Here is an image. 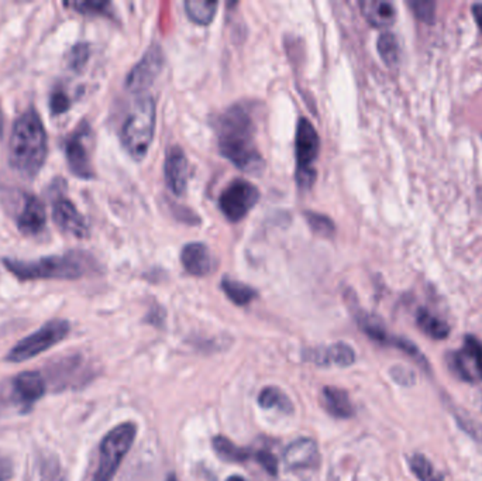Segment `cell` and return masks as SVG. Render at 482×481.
<instances>
[{"mask_svg":"<svg viewBox=\"0 0 482 481\" xmlns=\"http://www.w3.org/2000/svg\"><path fill=\"white\" fill-rule=\"evenodd\" d=\"M164 58L161 48L154 44L151 46L143 58L133 67L126 79V86L129 90L139 93L146 90L163 69Z\"/></svg>","mask_w":482,"mask_h":481,"instance_id":"30bf717a","label":"cell"},{"mask_svg":"<svg viewBox=\"0 0 482 481\" xmlns=\"http://www.w3.org/2000/svg\"><path fill=\"white\" fill-rule=\"evenodd\" d=\"M71 330V325L65 319H53L43 325L39 330L22 339L6 355L11 363H23L37 357L39 354L62 341Z\"/></svg>","mask_w":482,"mask_h":481,"instance_id":"8992f818","label":"cell"},{"mask_svg":"<svg viewBox=\"0 0 482 481\" xmlns=\"http://www.w3.org/2000/svg\"><path fill=\"white\" fill-rule=\"evenodd\" d=\"M448 369L462 381H482V341L467 334L462 348L448 354Z\"/></svg>","mask_w":482,"mask_h":481,"instance_id":"9c48e42d","label":"cell"},{"mask_svg":"<svg viewBox=\"0 0 482 481\" xmlns=\"http://www.w3.org/2000/svg\"><path fill=\"white\" fill-rule=\"evenodd\" d=\"M323 408L337 419H348L354 415V405L347 391L337 387H324L322 390Z\"/></svg>","mask_w":482,"mask_h":481,"instance_id":"d6986e66","label":"cell"},{"mask_svg":"<svg viewBox=\"0 0 482 481\" xmlns=\"http://www.w3.org/2000/svg\"><path fill=\"white\" fill-rule=\"evenodd\" d=\"M47 223V213L43 201L36 195H26L23 209L18 217V227L25 236H39Z\"/></svg>","mask_w":482,"mask_h":481,"instance_id":"2e32d148","label":"cell"},{"mask_svg":"<svg viewBox=\"0 0 482 481\" xmlns=\"http://www.w3.org/2000/svg\"><path fill=\"white\" fill-rule=\"evenodd\" d=\"M364 18L374 27H390L397 19V9L385 0H364L359 4Z\"/></svg>","mask_w":482,"mask_h":481,"instance_id":"ffe728a7","label":"cell"},{"mask_svg":"<svg viewBox=\"0 0 482 481\" xmlns=\"http://www.w3.org/2000/svg\"><path fill=\"white\" fill-rule=\"evenodd\" d=\"M167 481H177V477H175V474H171L170 477H168V480Z\"/></svg>","mask_w":482,"mask_h":481,"instance_id":"ab89813d","label":"cell"},{"mask_svg":"<svg viewBox=\"0 0 482 481\" xmlns=\"http://www.w3.org/2000/svg\"><path fill=\"white\" fill-rule=\"evenodd\" d=\"M305 215H306V219H308L310 227L316 233H319L322 236H330L334 231V223L327 216L320 215V213H315V212H306Z\"/></svg>","mask_w":482,"mask_h":481,"instance_id":"1f68e13d","label":"cell"},{"mask_svg":"<svg viewBox=\"0 0 482 481\" xmlns=\"http://www.w3.org/2000/svg\"><path fill=\"white\" fill-rule=\"evenodd\" d=\"M46 394V380L39 372H25L13 380V395L19 404L30 408Z\"/></svg>","mask_w":482,"mask_h":481,"instance_id":"e0dca14e","label":"cell"},{"mask_svg":"<svg viewBox=\"0 0 482 481\" xmlns=\"http://www.w3.org/2000/svg\"><path fill=\"white\" fill-rule=\"evenodd\" d=\"M408 463H409L412 473L420 481H444L443 475L436 471L434 466L432 464V461L426 456H423L420 453H415L409 457Z\"/></svg>","mask_w":482,"mask_h":481,"instance_id":"4316f807","label":"cell"},{"mask_svg":"<svg viewBox=\"0 0 482 481\" xmlns=\"http://www.w3.org/2000/svg\"><path fill=\"white\" fill-rule=\"evenodd\" d=\"M377 50L388 67H397L401 60V48L392 33H383L377 41Z\"/></svg>","mask_w":482,"mask_h":481,"instance_id":"83f0119b","label":"cell"},{"mask_svg":"<svg viewBox=\"0 0 482 481\" xmlns=\"http://www.w3.org/2000/svg\"><path fill=\"white\" fill-rule=\"evenodd\" d=\"M259 404L266 409H280L282 412H292L294 405L287 394H284L277 387H266L259 395Z\"/></svg>","mask_w":482,"mask_h":481,"instance_id":"d4e9b609","label":"cell"},{"mask_svg":"<svg viewBox=\"0 0 482 481\" xmlns=\"http://www.w3.org/2000/svg\"><path fill=\"white\" fill-rule=\"evenodd\" d=\"M181 262L192 276H206L213 269V259L209 249L202 243H189L181 252Z\"/></svg>","mask_w":482,"mask_h":481,"instance_id":"ac0fdd59","label":"cell"},{"mask_svg":"<svg viewBox=\"0 0 482 481\" xmlns=\"http://www.w3.org/2000/svg\"><path fill=\"white\" fill-rule=\"evenodd\" d=\"M416 323L426 336L434 340H444L450 334V326L426 308H420L418 311Z\"/></svg>","mask_w":482,"mask_h":481,"instance_id":"44dd1931","label":"cell"},{"mask_svg":"<svg viewBox=\"0 0 482 481\" xmlns=\"http://www.w3.org/2000/svg\"><path fill=\"white\" fill-rule=\"evenodd\" d=\"M305 360L317 366H338L350 367L355 362V351L347 343H334L329 347L312 348L305 351Z\"/></svg>","mask_w":482,"mask_h":481,"instance_id":"5bb4252c","label":"cell"},{"mask_svg":"<svg viewBox=\"0 0 482 481\" xmlns=\"http://www.w3.org/2000/svg\"><path fill=\"white\" fill-rule=\"evenodd\" d=\"M71 107V102H69V97L68 95L61 90V89H57L51 93L50 96V110L54 116H61L64 114L65 111H68Z\"/></svg>","mask_w":482,"mask_h":481,"instance_id":"d6a6232c","label":"cell"},{"mask_svg":"<svg viewBox=\"0 0 482 481\" xmlns=\"http://www.w3.org/2000/svg\"><path fill=\"white\" fill-rule=\"evenodd\" d=\"M88 126L82 125L65 142V157L71 172L81 179L95 178V171L85 144Z\"/></svg>","mask_w":482,"mask_h":481,"instance_id":"8fae6325","label":"cell"},{"mask_svg":"<svg viewBox=\"0 0 482 481\" xmlns=\"http://www.w3.org/2000/svg\"><path fill=\"white\" fill-rule=\"evenodd\" d=\"M88 60H89V46L85 43L75 44L68 53V65L75 71H81L86 65Z\"/></svg>","mask_w":482,"mask_h":481,"instance_id":"4dcf8cb0","label":"cell"},{"mask_svg":"<svg viewBox=\"0 0 482 481\" xmlns=\"http://www.w3.org/2000/svg\"><path fill=\"white\" fill-rule=\"evenodd\" d=\"M156 129V103L151 96L144 95L137 99L132 113L122 128V143L129 154L142 160L153 142Z\"/></svg>","mask_w":482,"mask_h":481,"instance_id":"277c9868","label":"cell"},{"mask_svg":"<svg viewBox=\"0 0 482 481\" xmlns=\"http://www.w3.org/2000/svg\"><path fill=\"white\" fill-rule=\"evenodd\" d=\"M5 133V114H4V109L0 106V140H2Z\"/></svg>","mask_w":482,"mask_h":481,"instance_id":"74e56055","label":"cell"},{"mask_svg":"<svg viewBox=\"0 0 482 481\" xmlns=\"http://www.w3.org/2000/svg\"><path fill=\"white\" fill-rule=\"evenodd\" d=\"M216 8L217 2H207V0H188L185 2L188 16L199 25H209L214 18Z\"/></svg>","mask_w":482,"mask_h":481,"instance_id":"484cf974","label":"cell"},{"mask_svg":"<svg viewBox=\"0 0 482 481\" xmlns=\"http://www.w3.org/2000/svg\"><path fill=\"white\" fill-rule=\"evenodd\" d=\"M296 181L301 188H310L316 172L313 163L317 158L320 140L316 129L308 118L301 117L296 126Z\"/></svg>","mask_w":482,"mask_h":481,"instance_id":"52a82bcc","label":"cell"},{"mask_svg":"<svg viewBox=\"0 0 482 481\" xmlns=\"http://www.w3.org/2000/svg\"><path fill=\"white\" fill-rule=\"evenodd\" d=\"M254 459L266 468V471L271 475H277L278 473V461L277 457L268 450H260L254 453Z\"/></svg>","mask_w":482,"mask_h":481,"instance_id":"836d02e7","label":"cell"},{"mask_svg":"<svg viewBox=\"0 0 482 481\" xmlns=\"http://www.w3.org/2000/svg\"><path fill=\"white\" fill-rule=\"evenodd\" d=\"M221 288L230 301H233L235 305H241V306L250 304L257 297V292L254 288H252L250 285H247L245 283L235 281V280L224 278L221 281Z\"/></svg>","mask_w":482,"mask_h":481,"instance_id":"cb8c5ba5","label":"cell"},{"mask_svg":"<svg viewBox=\"0 0 482 481\" xmlns=\"http://www.w3.org/2000/svg\"><path fill=\"white\" fill-rule=\"evenodd\" d=\"M409 6L415 16L429 25H433L436 19V4L434 2H420V0H412Z\"/></svg>","mask_w":482,"mask_h":481,"instance_id":"f546056e","label":"cell"},{"mask_svg":"<svg viewBox=\"0 0 482 481\" xmlns=\"http://www.w3.org/2000/svg\"><path fill=\"white\" fill-rule=\"evenodd\" d=\"M227 481H246L243 477H240V475H231L227 478Z\"/></svg>","mask_w":482,"mask_h":481,"instance_id":"f35d334b","label":"cell"},{"mask_svg":"<svg viewBox=\"0 0 482 481\" xmlns=\"http://www.w3.org/2000/svg\"><path fill=\"white\" fill-rule=\"evenodd\" d=\"M357 322L358 326L361 327L370 339H373L374 341H378L381 344H387L391 346L394 336L388 334V330L385 329L383 320L374 315L366 313V312H361L357 315Z\"/></svg>","mask_w":482,"mask_h":481,"instance_id":"603a6c76","label":"cell"},{"mask_svg":"<svg viewBox=\"0 0 482 481\" xmlns=\"http://www.w3.org/2000/svg\"><path fill=\"white\" fill-rule=\"evenodd\" d=\"M471 11H472V16H474L479 30L482 32V4H475Z\"/></svg>","mask_w":482,"mask_h":481,"instance_id":"8d00e7d4","label":"cell"},{"mask_svg":"<svg viewBox=\"0 0 482 481\" xmlns=\"http://www.w3.org/2000/svg\"><path fill=\"white\" fill-rule=\"evenodd\" d=\"M188 158L184 150L178 146H174L167 153L165 164H164V177L170 189L177 194L182 195L186 189L188 182Z\"/></svg>","mask_w":482,"mask_h":481,"instance_id":"9a60e30c","label":"cell"},{"mask_svg":"<svg viewBox=\"0 0 482 481\" xmlns=\"http://www.w3.org/2000/svg\"><path fill=\"white\" fill-rule=\"evenodd\" d=\"M254 122L250 113L240 104L228 107L217 120L219 149L240 170L254 172L264 161L254 143Z\"/></svg>","mask_w":482,"mask_h":481,"instance_id":"6da1fadb","label":"cell"},{"mask_svg":"<svg viewBox=\"0 0 482 481\" xmlns=\"http://www.w3.org/2000/svg\"><path fill=\"white\" fill-rule=\"evenodd\" d=\"M137 436V425L133 422L120 424L102 439L99 446V461L93 481H111L120 464L132 449Z\"/></svg>","mask_w":482,"mask_h":481,"instance_id":"5b68a950","label":"cell"},{"mask_svg":"<svg viewBox=\"0 0 482 481\" xmlns=\"http://www.w3.org/2000/svg\"><path fill=\"white\" fill-rule=\"evenodd\" d=\"M65 8L72 9L81 15H90V16H110L111 15V5L109 2H102V0H75V2H67Z\"/></svg>","mask_w":482,"mask_h":481,"instance_id":"f1b7e54d","label":"cell"},{"mask_svg":"<svg viewBox=\"0 0 482 481\" xmlns=\"http://www.w3.org/2000/svg\"><path fill=\"white\" fill-rule=\"evenodd\" d=\"M53 220L58 229L76 238H85L89 234L88 223L78 208L65 196H58L53 203Z\"/></svg>","mask_w":482,"mask_h":481,"instance_id":"7c38bea8","label":"cell"},{"mask_svg":"<svg viewBox=\"0 0 482 481\" xmlns=\"http://www.w3.org/2000/svg\"><path fill=\"white\" fill-rule=\"evenodd\" d=\"M284 463L287 468L295 471L317 468L320 464L317 443L310 438H299L294 440L284 452Z\"/></svg>","mask_w":482,"mask_h":481,"instance_id":"4fadbf2b","label":"cell"},{"mask_svg":"<svg viewBox=\"0 0 482 481\" xmlns=\"http://www.w3.org/2000/svg\"><path fill=\"white\" fill-rule=\"evenodd\" d=\"M48 151L47 132L40 113L29 107L13 125L9 140V164L25 178H34L43 168Z\"/></svg>","mask_w":482,"mask_h":481,"instance_id":"7a4b0ae2","label":"cell"},{"mask_svg":"<svg viewBox=\"0 0 482 481\" xmlns=\"http://www.w3.org/2000/svg\"><path fill=\"white\" fill-rule=\"evenodd\" d=\"M4 266L20 281L78 280L95 270V259L83 252L47 256L33 262L4 259Z\"/></svg>","mask_w":482,"mask_h":481,"instance_id":"3957f363","label":"cell"},{"mask_svg":"<svg viewBox=\"0 0 482 481\" xmlns=\"http://www.w3.org/2000/svg\"><path fill=\"white\" fill-rule=\"evenodd\" d=\"M13 477V464L9 459L0 457V481H9Z\"/></svg>","mask_w":482,"mask_h":481,"instance_id":"d590c367","label":"cell"},{"mask_svg":"<svg viewBox=\"0 0 482 481\" xmlns=\"http://www.w3.org/2000/svg\"><path fill=\"white\" fill-rule=\"evenodd\" d=\"M259 199L260 191L254 184L246 179H234L221 192L219 206L228 220L238 222L256 206Z\"/></svg>","mask_w":482,"mask_h":481,"instance_id":"ba28073f","label":"cell"},{"mask_svg":"<svg viewBox=\"0 0 482 481\" xmlns=\"http://www.w3.org/2000/svg\"><path fill=\"white\" fill-rule=\"evenodd\" d=\"M212 445H213V449L217 453V456H220V459H223L226 461L241 463V461H247V460L254 457V453L250 449L240 447L221 435L214 436L212 440Z\"/></svg>","mask_w":482,"mask_h":481,"instance_id":"7402d4cb","label":"cell"},{"mask_svg":"<svg viewBox=\"0 0 482 481\" xmlns=\"http://www.w3.org/2000/svg\"><path fill=\"white\" fill-rule=\"evenodd\" d=\"M391 374L397 383L401 386H413L415 384V373L409 369H405L402 366H395L391 370Z\"/></svg>","mask_w":482,"mask_h":481,"instance_id":"e575fe53","label":"cell"}]
</instances>
